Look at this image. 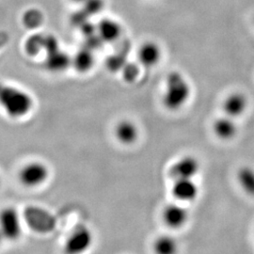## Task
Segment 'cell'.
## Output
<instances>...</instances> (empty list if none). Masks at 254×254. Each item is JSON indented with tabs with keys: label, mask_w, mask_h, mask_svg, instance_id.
Returning a JSON list of instances; mask_svg holds the SVG:
<instances>
[{
	"label": "cell",
	"mask_w": 254,
	"mask_h": 254,
	"mask_svg": "<svg viewBox=\"0 0 254 254\" xmlns=\"http://www.w3.org/2000/svg\"><path fill=\"white\" fill-rule=\"evenodd\" d=\"M33 106L34 100L27 91L0 81V108L9 118H24Z\"/></svg>",
	"instance_id": "obj_1"
},
{
	"label": "cell",
	"mask_w": 254,
	"mask_h": 254,
	"mask_svg": "<svg viewBox=\"0 0 254 254\" xmlns=\"http://www.w3.org/2000/svg\"><path fill=\"white\" fill-rule=\"evenodd\" d=\"M190 93V85L181 73L174 71L169 73L162 96L165 109L171 111L181 109L188 103Z\"/></svg>",
	"instance_id": "obj_2"
},
{
	"label": "cell",
	"mask_w": 254,
	"mask_h": 254,
	"mask_svg": "<svg viewBox=\"0 0 254 254\" xmlns=\"http://www.w3.org/2000/svg\"><path fill=\"white\" fill-rule=\"evenodd\" d=\"M50 176L46 164L41 161H31L21 167L18 172L20 184L27 189H36L43 186Z\"/></svg>",
	"instance_id": "obj_3"
},
{
	"label": "cell",
	"mask_w": 254,
	"mask_h": 254,
	"mask_svg": "<svg viewBox=\"0 0 254 254\" xmlns=\"http://www.w3.org/2000/svg\"><path fill=\"white\" fill-rule=\"evenodd\" d=\"M0 233L4 240L16 241L22 235V221L17 209L7 206L0 210Z\"/></svg>",
	"instance_id": "obj_4"
},
{
	"label": "cell",
	"mask_w": 254,
	"mask_h": 254,
	"mask_svg": "<svg viewBox=\"0 0 254 254\" xmlns=\"http://www.w3.org/2000/svg\"><path fill=\"white\" fill-rule=\"evenodd\" d=\"M92 242L93 236L89 228H74L64 243V254H84L90 250Z\"/></svg>",
	"instance_id": "obj_5"
},
{
	"label": "cell",
	"mask_w": 254,
	"mask_h": 254,
	"mask_svg": "<svg viewBox=\"0 0 254 254\" xmlns=\"http://www.w3.org/2000/svg\"><path fill=\"white\" fill-rule=\"evenodd\" d=\"M200 162L192 155H186L171 167L170 173L174 180L193 179L200 171Z\"/></svg>",
	"instance_id": "obj_6"
},
{
	"label": "cell",
	"mask_w": 254,
	"mask_h": 254,
	"mask_svg": "<svg viewBox=\"0 0 254 254\" xmlns=\"http://www.w3.org/2000/svg\"><path fill=\"white\" fill-rule=\"evenodd\" d=\"M249 101L244 93L242 92H233L228 95L222 105V109L225 113V116L230 118H237L242 116L248 109Z\"/></svg>",
	"instance_id": "obj_7"
},
{
	"label": "cell",
	"mask_w": 254,
	"mask_h": 254,
	"mask_svg": "<svg viewBox=\"0 0 254 254\" xmlns=\"http://www.w3.org/2000/svg\"><path fill=\"white\" fill-rule=\"evenodd\" d=\"M162 217L167 226L172 229H178L184 226L188 221L189 213L181 205L169 204L164 209Z\"/></svg>",
	"instance_id": "obj_8"
},
{
	"label": "cell",
	"mask_w": 254,
	"mask_h": 254,
	"mask_svg": "<svg viewBox=\"0 0 254 254\" xmlns=\"http://www.w3.org/2000/svg\"><path fill=\"white\" fill-rule=\"evenodd\" d=\"M138 61L144 67L150 68L159 64L162 52L161 48L154 42H146L138 49Z\"/></svg>",
	"instance_id": "obj_9"
},
{
	"label": "cell",
	"mask_w": 254,
	"mask_h": 254,
	"mask_svg": "<svg viewBox=\"0 0 254 254\" xmlns=\"http://www.w3.org/2000/svg\"><path fill=\"white\" fill-rule=\"evenodd\" d=\"M198 192V187L192 179H178L173 184V194L177 200L182 201L195 200Z\"/></svg>",
	"instance_id": "obj_10"
},
{
	"label": "cell",
	"mask_w": 254,
	"mask_h": 254,
	"mask_svg": "<svg viewBox=\"0 0 254 254\" xmlns=\"http://www.w3.org/2000/svg\"><path fill=\"white\" fill-rule=\"evenodd\" d=\"M96 33L102 42L112 43L121 37L122 27L113 19H103L96 27Z\"/></svg>",
	"instance_id": "obj_11"
},
{
	"label": "cell",
	"mask_w": 254,
	"mask_h": 254,
	"mask_svg": "<svg viewBox=\"0 0 254 254\" xmlns=\"http://www.w3.org/2000/svg\"><path fill=\"white\" fill-rule=\"evenodd\" d=\"M46 56V69L53 73L64 72L69 66H72V58L60 48Z\"/></svg>",
	"instance_id": "obj_12"
},
{
	"label": "cell",
	"mask_w": 254,
	"mask_h": 254,
	"mask_svg": "<svg viewBox=\"0 0 254 254\" xmlns=\"http://www.w3.org/2000/svg\"><path fill=\"white\" fill-rule=\"evenodd\" d=\"M114 134L121 143L130 145L133 144L138 137V128L133 122L123 120L119 122L115 127Z\"/></svg>",
	"instance_id": "obj_13"
},
{
	"label": "cell",
	"mask_w": 254,
	"mask_h": 254,
	"mask_svg": "<svg viewBox=\"0 0 254 254\" xmlns=\"http://www.w3.org/2000/svg\"><path fill=\"white\" fill-rule=\"evenodd\" d=\"M213 131L218 138L222 140H230L236 136L237 126L234 119L225 116L217 119L214 122Z\"/></svg>",
	"instance_id": "obj_14"
},
{
	"label": "cell",
	"mask_w": 254,
	"mask_h": 254,
	"mask_svg": "<svg viewBox=\"0 0 254 254\" xmlns=\"http://www.w3.org/2000/svg\"><path fill=\"white\" fill-rule=\"evenodd\" d=\"M94 55L92 53V50L88 47H83L72 58V66L78 73L90 72L94 66Z\"/></svg>",
	"instance_id": "obj_15"
},
{
	"label": "cell",
	"mask_w": 254,
	"mask_h": 254,
	"mask_svg": "<svg viewBox=\"0 0 254 254\" xmlns=\"http://www.w3.org/2000/svg\"><path fill=\"white\" fill-rule=\"evenodd\" d=\"M154 252L155 254H177L178 244L172 236H159L154 241Z\"/></svg>",
	"instance_id": "obj_16"
},
{
	"label": "cell",
	"mask_w": 254,
	"mask_h": 254,
	"mask_svg": "<svg viewBox=\"0 0 254 254\" xmlns=\"http://www.w3.org/2000/svg\"><path fill=\"white\" fill-rule=\"evenodd\" d=\"M237 181L242 190L250 196L254 197V169L242 167L237 172Z\"/></svg>",
	"instance_id": "obj_17"
},
{
	"label": "cell",
	"mask_w": 254,
	"mask_h": 254,
	"mask_svg": "<svg viewBox=\"0 0 254 254\" xmlns=\"http://www.w3.org/2000/svg\"><path fill=\"white\" fill-rule=\"evenodd\" d=\"M44 36L34 34L29 37L25 43V51L29 57H36L44 50Z\"/></svg>",
	"instance_id": "obj_18"
},
{
	"label": "cell",
	"mask_w": 254,
	"mask_h": 254,
	"mask_svg": "<svg viewBox=\"0 0 254 254\" xmlns=\"http://www.w3.org/2000/svg\"><path fill=\"white\" fill-rule=\"evenodd\" d=\"M43 15L36 9H30L27 11L23 17L24 25L28 28H36L40 27L43 22Z\"/></svg>",
	"instance_id": "obj_19"
},
{
	"label": "cell",
	"mask_w": 254,
	"mask_h": 254,
	"mask_svg": "<svg viewBox=\"0 0 254 254\" xmlns=\"http://www.w3.org/2000/svg\"><path fill=\"white\" fill-rule=\"evenodd\" d=\"M123 77L127 82H134L138 77L139 74V68L135 64H126V65L122 69Z\"/></svg>",
	"instance_id": "obj_20"
},
{
	"label": "cell",
	"mask_w": 254,
	"mask_h": 254,
	"mask_svg": "<svg viewBox=\"0 0 254 254\" xmlns=\"http://www.w3.org/2000/svg\"><path fill=\"white\" fill-rule=\"evenodd\" d=\"M103 6V0H86L83 2V9L81 10L84 14L92 15L100 12Z\"/></svg>",
	"instance_id": "obj_21"
},
{
	"label": "cell",
	"mask_w": 254,
	"mask_h": 254,
	"mask_svg": "<svg viewBox=\"0 0 254 254\" xmlns=\"http://www.w3.org/2000/svg\"><path fill=\"white\" fill-rule=\"evenodd\" d=\"M126 60L123 55H113L108 60V68L110 71L117 72V71H122L123 67L126 65Z\"/></svg>",
	"instance_id": "obj_22"
},
{
	"label": "cell",
	"mask_w": 254,
	"mask_h": 254,
	"mask_svg": "<svg viewBox=\"0 0 254 254\" xmlns=\"http://www.w3.org/2000/svg\"><path fill=\"white\" fill-rule=\"evenodd\" d=\"M8 35L5 32H0V49L8 43Z\"/></svg>",
	"instance_id": "obj_23"
},
{
	"label": "cell",
	"mask_w": 254,
	"mask_h": 254,
	"mask_svg": "<svg viewBox=\"0 0 254 254\" xmlns=\"http://www.w3.org/2000/svg\"><path fill=\"white\" fill-rule=\"evenodd\" d=\"M73 2H75V3H83L84 1H86V0H72Z\"/></svg>",
	"instance_id": "obj_24"
},
{
	"label": "cell",
	"mask_w": 254,
	"mask_h": 254,
	"mask_svg": "<svg viewBox=\"0 0 254 254\" xmlns=\"http://www.w3.org/2000/svg\"><path fill=\"white\" fill-rule=\"evenodd\" d=\"M4 240V238H3V236L1 235V233H0V246L2 244V241Z\"/></svg>",
	"instance_id": "obj_25"
},
{
	"label": "cell",
	"mask_w": 254,
	"mask_h": 254,
	"mask_svg": "<svg viewBox=\"0 0 254 254\" xmlns=\"http://www.w3.org/2000/svg\"><path fill=\"white\" fill-rule=\"evenodd\" d=\"M0 185H1V183H0Z\"/></svg>",
	"instance_id": "obj_26"
}]
</instances>
